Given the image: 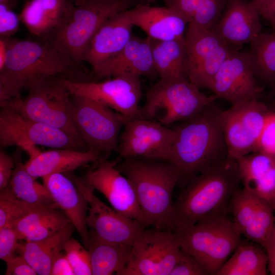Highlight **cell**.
<instances>
[{
  "mask_svg": "<svg viewBox=\"0 0 275 275\" xmlns=\"http://www.w3.org/2000/svg\"><path fill=\"white\" fill-rule=\"evenodd\" d=\"M165 6L171 8L187 21L191 22L202 0H162Z\"/></svg>",
  "mask_w": 275,
  "mask_h": 275,
  "instance_id": "cell-43",
  "label": "cell"
},
{
  "mask_svg": "<svg viewBox=\"0 0 275 275\" xmlns=\"http://www.w3.org/2000/svg\"><path fill=\"white\" fill-rule=\"evenodd\" d=\"M117 168L132 183L143 216V227L170 230L174 188L181 180L171 162L125 158Z\"/></svg>",
  "mask_w": 275,
  "mask_h": 275,
  "instance_id": "cell-4",
  "label": "cell"
},
{
  "mask_svg": "<svg viewBox=\"0 0 275 275\" xmlns=\"http://www.w3.org/2000/svg\"><path fill=\"white\" fill-rule=\"evenodd\" d=\"M139 0H87L73 4L58 26L43 38L52 43L78 65L84 62L88 47L101 26L110 17L130 9Z\"/></svg>",
  "mask_w": 275,
  "mask_h": 275,
  "instance_id": "cell-5",
  "label": "cell"
},
{
  "mask_svg": "<svg viewBox=\"0 0 275 275\" xmlns=\"http://www.w3.org/2000/svg\"><path fill=\"white\" fill-rule=\"evenodd\" d=\"M259 198L240 187L231 198L228 212L232 214V220L241 234L253 217Z\"/></svg>",
  "mask_w": 275,
  "mask_h": 275,
  "instance_id": "cell-35",
  "label": "cell"
},
{
  "mask_svg": "<svg viewBox=\"0 0 275 275\" xmlns=\"http://www.w3.org/2000/svg\"><path fill=\"white\" fill-rule=\"evenodd\" d=\"M17 233L12 226L0 228V259L5 262L15 255L18 246Z\"/></svg>",
  "mask_w": 275,
  "mask_h": 275,
  "instance_id": "cell-41",
  "label": "cell"
},
{
  "mask_svg": "<svg viewBox=\"0 0 275 275\" xmlns=\"http://www.w3.org/2000/svg\"><path fill=\"white\" fill-rule=\"evenodd\" d=\"M55 149L85 151L89 149L80 140L56 127L28 118L10 108L1 107L0 146H16L30 158L42 151L37 146Z\"/></svg>",
  "mask_w": 275,
  "mask_h": 275,
  "instance_id": "cell-9",
  "label": "cell"
},
{
  "mask_svg": "<svg viewBox=\"0 0 275 275\" xmlns=\"http://www.w3.org/2000/svg\"><path fill=\"white\" fill-rule=\"evenodd\" d=\"M133 26L125 11L110 17L91 40L84 62L90 65L94 70L115 56L131 39Z\"/></svg>",
  "mask_w": 275,
  "mask_h": 275,
  "instance_id": "cell-23",
  "label": "cell"
},
{
  "mask_svg": "<svg viewBox=\"0 0 275 275\" xmlns=\"http://www.w3.org/2000/svg\"><path fill=\"white\" fill-rule=\"evenodd\" d=\"M117 165V161L102 159L85 176L94 189L104 195L114 210L137 221L143 227V216L135 189Z\"/></svg>",
  "mask_w": 275,
  "mask_h": 275,
  "instance_id": "cell-18",
  "label": "cell"
},
{
  "mask_svg": "<svg viewBox=\"0 0 275 275\" xmlns=\"http://www.w3.org/2000/svg\"><path fill=\"white\" fill-rule=\"evenodd\" d=\"M273 32H275V17L270 20Z\"/></svg>",
  "mask_w": 275,
  "mask_h": 275,
  "instance_id": "cell-52",
  "label": "cell"
},
{
  "mask_svg": "<svg viewBox=\"0 0 275 275\" xmlns=\"http://www.w3.org/2000/svg\"><path fill=\"white\" fill-rule=\"evenodd\" d=\"M71 222L59 208L37 207L13 226L19 240L33 241L53 235Z\"/></svg>",
  "mask_w": 275,
  "mask_h": 275,
  "instance_id": "cell-28",
  "label": "cell"
},
{
  "mask_svg": "<svg viewBox=\"0 0 275 275\" xmlns=\"http://www.w3.org/2000/svg\"><path fill=\"white\" fill-rule=\"evenodd\" d=\"M93 71L97 79L119 76L155 77L158 75L153 63L150 39L132 36L118 54Z\"/></svg>",
  "mask_w": 275,
  "mask_h": 275,
  "instance_id": "cell-19",
  "label": "cell"
},
{
  "mask_svg": "<svg viewBox=\"0 0 275 275\" xmlns=\"http://www.w3.org/2000/svg\"><path fill=\"white\" fill-rule=\"evenodd\" d=\"M80 67L47 40L9 37L7 57L0 70V101L21 97L23 91L59 77L90 80Z\"/></svg>",
  "mask_w": 275,
  "mask_h": 275,
  "instance_id": "cell-1",
  "label": "cell"
},
{
  "mask_svg": "<svg viewBox=\"0 0 275 275\" xmlns=\"http://www.w3.org/2000/svg\"><path fill=\"white\" fill-rule=\"evenodd\" d=\"M275 95V86L272 88V90L270 92V96H272Z\"/></svg>",
  "mask_w": 275,
  "mask_h": 275,
  "instance_id": "cell-53",
  "label": "cell"
},
{
  "mask_svg": "<svg viewBox=\"0 0 275 275\" xmlns=\"http://www.w3.org/2000/svg\"><path fill=\"white\" fill-rule=\"evenodd\" d=\"M88 249L92 275H123L131 255L132 246L104 241L90 232Z\"/></svg>",
  "mask_w": 275,
  "mask_h": 275,
  "instance_id": "cell-30",
  "label": "cell"
},
{
  "mask_svg": "<svg viewBox=\"0 0 275 275\" xmlns=\"http://www.w3.org/2000/svg\"><path fill=\"white\" fill-rule=\"evenodd\" d=\"M272 111L258 100L233 104L221 111L220 122L229 157L237 159L258 151L261 135Z\"/></svg>",
  "mask_w": 275,
  "mask_h": 275,
  "instance_id": "cell-11",
  "label": "cell"
},
{
  "mask_svg": "<svg viewBox=\"0 0 275 275\" xmlns=\"http://www.w3.org/2000/svg\"><path fill=\"white\" fill-rule=\"evenodd\" d=\"M64 251L75 275H92L90 253L77 240L71 237Z\"/></svg>",
  "mask_w": 275,
  "mask_h": 275,
  "instance_id": "cell-37",
  "label": "cell"
},
{
  "mask_svg": "<svg viewBox=\"0 0 275 275\" xmlns=\"http://www.w3.org/2000/svg\"><path fill=\"white\" fill-rule=\"evenodd\" d=\"M274 212L268 202L259 198L256 211L241 235L264 248L274 226Z\"/></svg>",
  "mask_w": 275,
  "mask_h": 275,
  "instance_id": "cell-34",
  "label": "cell"
},
{
  "mask_svg": "<svg viewBox=\"0 0 275 275\" xmlns=\"http://www.w3.org/2000/svg\"><path fill=\"white\" fill-rule=\"evenodd\" d=\"M205 268L193 256L183 251L170 275H207Z\"/></svg>",
  "mask_w": 275,
  "mask_h": 275,
  "instance_id": "cell-40",
  "label": "cell"
},
{
  "mask_svg": "<svg viewBox=\"0 0 275 275\" xmlns=\"http://www.w3.org/2000/svg\"><path fill=\"white\" fill-rule=\"evenodd\" d=\"M71 0H28L19 14L21 22L39 38L49 35L60 24Z\"/></svg>",
  "mask_w": 275,
  "mask_h": 275,
  "instance_id": "cell-26",
  "label": "cell"
},
{
  "mask_svg": "<svg viewBox=\"0 0 275 275\" xmlns=\"http://www.w3.org/2000/svg\"><path fill=\"white\" fill-rule=\"evenodd\" d=\"M86 198L89 209L87 224L99 238L109 242L132 245L144 228L136 220L119 213L99 200L86 177L65 173Z\"/></svg>",
  "mask_w": 275,
  "mask_h": 275,
  "instance_id": "cell-14",
  "label": "cell"
},
{
  "mask_svg": "<svg viewBox=\"0 0 275 275\" xmlns=\"http://www.w3.org/2000/svg\"><path fill=\"white\" fill-rule=\"evenodd\" d=\"M259 14L265 19L271 20L275 17V0H270L259 11Z\"/></svg>",
  "mask_w": 275,
  "mask_h": 275,
  "instance_id": "cell-48",
  "label": "cell"
},
{
  "mask_svg": "<svg viewBox=\"0 0 275 275\" xmlns=\"http://www.w3.org/2000/svg\"><path fill=\"white\" fill-rule=\"evenodd\" d=\"M51 275H75L65 253L62 252L54 261Z\"/></svg>",
  "mask_w": 275,
  "mask_h": 275,
  "instance_id": "cell-46",
  "label": "cell"
},
{
  "mask_svg": "<svg viewBox=\"0 0 275 275\" xmlns=\"http://www.w3.org/2000/svg\"><path fill=\"white\" fill-rule=\"evenodd\" d=\"M273 106H274V108H275V101H274V104H273ZM273 111H274V112H275V109H274V110H273Z\"/></svg>",
  "mask_w": 275,
  "mask_h": 275,
  "instance_id": "cell-55",
  "label": "cell"
},
{
  "mask_svg": "<svg viewBox=\"0 0 275 275\" xmlns=\"http://www.w3.org/2000/svg\"><path fill=\"white\" fill-rule=\"evenodd\" d=\"M173 232L181 250L194 257L209 274L215 275L242 240L240 232L227 214Z\"/></svg>",
  "mask_w": 275,
  "mask_h": 275,
  "instance_id": "cell-6",
  "label": "cell"
},
{
  "mask_svg": "<svg viewBox=\"0 0 275 275\" xmlns=\"http://www.w3.org/2000/svg\"><path fill=\"white\" fill-rule=\"evenodd\" d=\"M252 242L241 240L215 275L267 274V253L263 247Z\"/></svg>",
  "mask_w": 275,
  "mask_h": 275,
  "instance_id": "cell-32",
  "label": "cell"
},
{
  "mask_svg": "<svg viewBox=\"0 0 275 275\" xmlns=\"http://www.w3.org/2000/svg\"><path fill=\"white\" fill-rule=\"evenodd\" d=\"M188 79L164 81L160 79L152 85L146 94L140 117L156 118L168 126L182 122L197 115L205 107L213 105L218 99L215 95L207 96Z\"/></svg>",
  "mask_w": 275,
  "mask_h": 275,
  "instance_id": "cell-8",
  "label": "cell"
},
{
  "mask_svg": "<svg viewBox=\"0 0 275 275\" xmlns=\"http://www.w3.org/2000/svg\"><path fill=\"white\" fill-rule=\"evenodd\" d=\"M14 158L3 150H0V189L7 186L14 168Z\"/></svg>",
  "mask_w": 275,
  "mask_h": 275,
  "instance_id": "cell-45",
  "label": "cell"
},
{
  "mask_svg": "<svg viewBox=\"0 0 275 275\" xmlns=\"http://www.w3.org/2000/svg\"><path fill=\"white\" fill-rule=\"evenodd\" d=\"M6 275H36V271L21 255H14L6 262Z\"/></svg>",
  "mask_w": 275,
  "mask_h": 275,
  "instance_id": "cell-44",
  "label": "cell"
},
{
  "mask_svg": "<svg viewBox=\"0 0 275 275\" xmlns=\"http://www.w3.org/2000/svg\"><path fill=\"white\" fill-rule=\"evenodd\" d=\"M209 89L232 105L258 100L263 89L258 84L248 52L233 48L214 76Z\"/></svg>",
  "mask_w": 275,
  "mask_h": 275,
  "instance_id": "cell-17",
  "label": "cell"
},
{
  "mask_svg": "<svg viewBox=\"0 0 275 275\" xmlns=\"http://www.w3.org/2000/svg\"><path fill=\"white\" fill-rule=\"evenodd\" d=\"M258 151L275 155V112L273 111L266 122Z\"/></svg>",
  "mask_w": 275,
  "mask_h": 275,
  "instance_id": "cell-42",
  "label": "cell"
},
{
  "mask_svg": "<svg viewBox=\"0 0 275 275\" xmlns=\"http://www.w3.org/2000/svg\"><path fill=\"white\" fill-rule=\"evenodd\" d=\"M20 150L17 149L14 156V168L9 183L13 195L34 206L59 208L46 186L38 183L26 170Z\"/></svg>",
  "mask_w": 275,
  "mask_h": 275,
  "instance_id": "cell-31",
  "label": "cell"
},
{
  "mask_svg": "<svg viewBox=\"0 0 275 275\" xmlns=\"http://www.w3.org/2000/svg\"><path fill=\"white\" fill-rule=\"evenodd\" d=\"M229 0H202L191 22L200 27L212 29Z\"/></svg>",
  "mask_w": 275,
  "mask_h": 275,
  "instance_id": "cell-38",
  "label": "cell"
},
{
  "mask_svg": "<svg viewBox=\"0 0 275 275\" xmlns=\"http://www.w3.org/2000/svg\"><path fill=\"white\" fill-rule=\"evenodd\" d=\"M240 183L237 160L229 157L192 178L174 202L170 230H184L205 219L227 214Z\"/></svg>",
  "mask_w": 275,
  "mask_h": 275,
  "instance_id": "cell-2",
  "label": "cell"
},
{
  "mask_svg": "<svg viewBox=\"0 0 275 275\" xmlns=\"http://www.w3.org/2000/svg\"><path fill=\"white\" fill-rule=\"evenodd\" d=\"M9 38L0 37V70L3 68L7 57Z\"/></svg>",
  "mask_w": 275,
  "mask_h": 275,
  "instance_id": "cell-49",
  "label": "cell"
},
{
  "mask_svg": "<svg viewBox=\"0 0 275 275\" xmlns=\"http://www.w3.org/2000/svg\"><path fill=\"white\" fill-rule=\"evenodd\" d=\"M71 100L76 129L88 148L100 153L118 150L120 130L127 119L93 99L71 95Z\"/></svg>",
  "mask_w": 275,
  "mask_h": 275,
  "instance_id": "cell-10",
  "label": "cell"
},
{
  "mask_svg": "<svg viewBox=\"0 0 275 275\" xmlns=\"http://www.w3.org/2000/svg\"><path fill=\"white\" fill-rule=\"evenodd\" d=\"M15 3H0V37H11L19 30L21 20L13 10Z\"/></svg>",
  "mask_w": 275,
  "mask_h": 275,
  "instance_id": "cell-39",
  "label": "cell"
},
{
  "mask_svg": "<svg viewBox=\"0 0 275 275\" xmlns=\"http://www.w3.org/2000/svg\"><path fill=\"white\" fill-rule=\"evenodd\" d=\"M13 1H15V0H0V3H8V2H13Z\"/></svg>",
  "mask_w": 275,
  "mask_h": 275,
  "instance_id": "cell-54",
  "label": "cell"
},
{
  "mask_svg": "<svg viewBox=\"0 0 275 275\" xmlns=\"http://www.w3.org/2000/svg\"><path fill=\"white\" fill-rule=\"evenodd\" d=\"M100 153L93 149L85 151L55 149L41 152L24 163L28 172L36 178L54 173L72 172L90 162L98 163Z\"/></svg>",
  "mask_w": 275,
  "mask_h": 275,
  "instance_id": "cell-25",
  "label": "cell"
},
{
  "mask_svg": "<svg viewBox=\"0 0 275 275\" xmlns=\"http://www.w3.org/2000/svg\"><path fill=\"white\" fill-rule=\"evenodd\" d=\"M187 78L200 89H209L212 81L233 49L212 29L193 23L185 34Z\"/></svg>",
  "mask_w": 275,
  "mask_h": 275,
  "instance_id": "cell-13",
  "label": "cell"
},
{
  "mask_svg": "<svg viewBox=\"0 0 275 275\" xmlns=\"http://www.w3.org/2000/svg\"><path fill=\"white\" fill-rule=\"evenodd\" d=\"M182 253L170 230H145L132 245L123 275H170Z\"/></svg>",
  "mask_w": 275,
  "mask_h": 275,
  "instance_id": "cell-12",
  "label": "cell"
},
{
  "mask_svg": "<svg viewBox=\"0 0 275 275\" xmlns=\"http://www.w3.org/2000/svg\"><path fill=\"white\" fill-rule=\"evenodd\" d=\"M75 229L71 223L48 237L37 241L19 242L16 253L23 256L39 275H51L54 261L64 251Z\"/></svg>",
  "mask_w": 275,
  "mask_h": 275,
  "instance_id": "cell-27",
  "label": "cell"
},
{
  "mask_svg": "<svg viewBox=\"0 0 275 275\" xmlns=\"http://www.w3.org/2000/svg\"><path fill=\"white\" fill-rule=\"evenodd\" d=\"M56 203L68 217L88 249L90 234L87 224L89 204L85 196L65 174L54 173L42 178Z\"/></svg>",
  "mask_w": 275,
  "mask_h": 275,
  "instance_id": "cell-22",
  "label": "cell"
},
{
  "mask_svg": "<svg viewBox=\"0 0 275 275\" xmlns=\"http://www.w3.org/2000/svg\"><path fill=\"white\" fill-rule=\"evenodd\" d=\"M263 248L268 257L267 269L271 274L275 275V224L272 232Z\"/></svg>",
  "mask_w": 275,
  "mask_h": 275,
  "instance_id": "cell-47",
  "label": "cell"
},
{
  "mask_svg": "<svg viewBox=\"0 0 275 275\" xmlns=\"http://www.w3.org/2000/svg\"><path fill=\"white\" fill-rule=\"evenodd\" d=\"M125 13L133 25L140 28L151 39L168 41L185 38L188 23L171 8L140 3Z\"/></svg>",
  "mask_w": 275,
  "mask_h": 275,
  "instance_id": "cell-20",
  "label": "cell"
},
{
  "mask_svg": "<svg viewBox=\"0 0 275 275\" xmlns=\"http://www.w3.org/2000/svg\"><path fill=\"white\" fill-rule=\"evenodd\" d=\"M64 79L59 77L42 82L30 89L24 97L0 101V106L80 139L74 123L71 95Z\"/></svg>",
  "mask_w": 275,
  "mask_h": 275,
  "instance_id": "cell-7",
  "label": "cell"
},
{
  "mask_svg": "<svg viewBox=\"0 0 275 275\" xmlns=\"http://www.w3.org/2000/svg\"><path fill=\"white\" fill-rule=\"evenodd\" d=\"M123 128L118 148L121 157L170 161L176 138L174 128L140 117L126 119Z\"/></svg>",
  "mask_w": 275,
  "mask_h": 275,
  "instance_id": "cell-15",
  "label": "cell"
},
{
  "mask_svg": "<svg viewBox=\"0 0 275 275\" xmlns=\"http://www.w3.org/2000/svg\"><path fill=\"white\" fill-rule=\"evenodd\" d=\"M63 82L71 95L96 101L127 119L140 117L139 103L142 92L140 77L119 76L101 81L64 79Z\"/></svg>",
  "mask_w": 275,
  "mask_h": 275,
  "instance_id": "cell-16",
  "label": "cell"
},
{
  "mask_svg": "<svg viewBox=\"0 0 275 275\" xmlns=\"http://www.w3.org/2000/svg\"><path fill=\"white\" fill-rule=\"evenodd\" d=\"M248 1H252V0H248Z\"/></svg>",
  "mask_w": 275,
  "mask_h": 275,
  "instance_id": "cell-56",
  "label": "cell"
},
{
  "mask_svg": "<svg viewBox=\"0 0 275 275\" xmlns=\"http://www.w3.org/2000/svg\"><path fill=\"white\" fill-rule=\"evenodd\" d=\"M236 160L242 188L275 210V155L258 151Z\"/></svg>",
  "mask_w": 275,
  "mask_h": 275,
  "instance_id": "cell-24",
  "label": "cell"
},
{
  "mask_svg": "<svg viewBox=\"0 0 275 275\" xmlns=\"http://www.w3.org/2000/svg\"><path fill=\"white\" fill-rule=\"evenodd\" d=\"M221 111L213 104L208 106L173 128L176 138L170 162L177 168L181 180L189 181L228 157L220 122Z\"/></svg>",
  "mask_w": 275,
  "mask_h": 275,
  "instance_id": "cell-3",
  "label": "cell"
},
{
  "mask_svg": "<svg viewBox=\"0 0 275 275\" xmlns=\"http://www.w3.org/2000/svg\"><path fill=\"white\" fill-rule=\"evenodd\" d=\"M270 0H252L250 1L252 5L259 11V10Z\"/></svg>",
  "mask_w": 275,
  "mask_h": 275,
  "instance_id": "cell-50",
  "label": "cell"
},
{
  "mask_svg": "<svg viewBox=\"0 0 275 275\" xmlns=\"http://www.w3.org/2000/svg\"><path fill=\"white\" fill-rule=\"evenodd\" d=\"M37 207L16 199L9 184L0 192V228L13 227Z\"/></svg>",
  "mask_w": 275,
  "mask_h": 275,
  "instance_id": "cell-36",
  "label": "cell"
},
{
  "mask_svg": "<svg viewBox=\"0 0 275 275\" xmlns=\"http://www.w3.org/2000/svg\"><path fill=\"white\" fill-rule=\"evenodd\" d=\"M260 16L248 0H229L212 29L231 47L242 45L261 33Z\"/></svg>",
  "mask_w": 275,
  "mask_h": 275,
  "instance_id": "cell-21",
  "label": "cell"
},
{
  "mask_svg": "<svg viewBox=\"0 0 275 275\" xmlns=\"http://www.w3.org/2000/svg\"><path fill=\"white\" fill-rule=\"evenodd\" d=\"M150 41L153 63L160 79L164 81L188 79L185 38L168 41L150 39Z\"/></svg>",
  "mask_w": 275,
  "mask_h": 275,
  "instance_id": "cell-29",
  "label": "cell"
},
{
  "mask_svg": "<svg viewBox=\"0 0 275 275\" xmlns=\"http://www.w3.org/2000/svg\"><path fill=\"white\" fill-rule=\"evenodd\" d=\"M87 0H74V4L75 5H78L84 3ZM141 2H148L150 0H139Z\"/></svg>",
  "mask_w": 275,
  "mask_h": 275,
  "instance_id": "cell-51",
  "label": "cell"
},
{
  "mask_svg": "<svg viewBox=\"0 0 275 275\" xmlns=\"http://www.w3.org/2000/svg\"><path fill=\"white\" fill-rule=\"evenodd\" d=\"M250 63L257 79L275 86V32L259 34L250 43Z\"/></svg>",
  "mask_w": 275,
  "mask_h": 275,
  "instance_id": "cell-33",
  "label": "cell"
}]
</instances>
